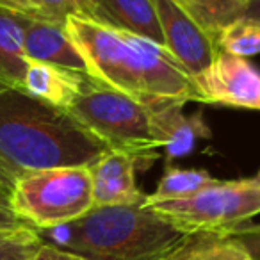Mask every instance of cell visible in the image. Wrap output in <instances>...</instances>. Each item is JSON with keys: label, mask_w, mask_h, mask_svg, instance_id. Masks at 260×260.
Returning <instances> with one entry per match:
<instances>
[{"label": "cell", "mask_w": 260, "mask_h": 260, "mask_svg": "<svg viewBox=\"0 0 260 260\" xmlns=\"http://www.w3.org/2000/svg\"><path fill=\"white\" fill-rule=\"evenodd\" d=\"M109 146L64 109L23 89H0V200L32 171L91 166Z\"/></svg>", "instance_id": "1"}, {"label": "cell", "mask_w": 260, "mask_h": 260, "mask_svg": "<svg viewBox=\"0 0 260 260\" xmlns=\"http://www.w3.org/2000/svg\"><path fill=\"white\" fill-rule=\"evenodd\" d=\"M66 30L105 86L146 102H202L192 77L160 45L80 16H70Z\"/></svg>", "instance_id": "2"}, {"label": "cell", "mask_w": 260, "mask_h": 260, "mask_svg": "<svg viewBox=\"0 0 260 260\" xmlns=\"http://www.w3.org/2000/svg\"><path fill=\"white\" fill-rule=\"evenodd\" d=\"M45 232L50 244L89 260H162L191 235L145 202L93 207L80 219Z\"/></svg>", "instance_id": "3"}, {"label": "cell", "mask_w": 260, "mask_h": 260, "mask_svg": "<svg viewBox=\"0 0 260 260\" xmlns=\"http://www.w3.org/2000/svg\"><path fill=\"white\" fill-rule=\"evenodd\" d=\"M171 100L146 102L93 79L66 111L109 146L136 155L143 168L162 150V111Z\"/></svg>", "instance_id": "4"}, {"label": "cell", "mask_w": 260, "mask_h": 260, "mask_svg": "<svg viewBox=\"0 0 260 260\" xmlns=\"http://www.w3.org/2000/svg\"><path fill=\"white\" fill-rule=\"evenodd\" d=\"M9 207L38 232L80 219L93 209L89 166L50 168L23 175L13 187Z\"/></svg>", "instance_id": "5"}, {"label": "cell", "mask_w": 260, "mask_h": 260, "mask_svg": "<svg viewBox=\"0 0 260 260\" xmlns=\"http://www.w3.org/2000/svg\"><path fill=\"white\" fill-rule=\"evenodd\" d=\"M145 205L187 234H226L260 214V185L251 178L217 180L189 198Z\"/></svg>", "instance_id": "6"}, {"label": "cell", "mask_w": 260, "mask_h": 260, "mask_svg": "<svg viewBox=\"0 0 260 260\" xmlns=\"http://www.w3.org/2000/svg\"><path fill=\"white\" fill-rule=\"evenodd\" d=\"M192 80L205 104L260 111V70L248 59L219 50L212 64Z\"/></svg>", "instance_id": "7"}, {"label": "cell", "mask_w": 260, "mask_h": 260, "mask_svg": "<svg viewBox=\"0 0 260 260\" xmlns=\"http://www.w3.org/2000/svg\"><path fill=\"white\" fill-rule=\"evenodd\" d=\"M166 50L194 79L205 72L217 55V45L173 0H155Z\"/></svg>", "instance_id": "8"}, {"label": "cell", "mask_w": 260, "mask_h": 260, "mask_svg": "<svg viewBox=\"0 0 260 260\" xmlns=\"http://www.w3.org/2000/svg\"><path fill=\"white\" fill-rule=\"evenodd\" d=\"M143 168L136 155L121 150H109L89 166L93 185V207L134 205L146 194L138 187L136 173Z\"/></svg>", "instance_id": "9"}, {"label": "cell", "mask_w": 260, "mask_h": 260, "mask_svg": "<svg viewBox=\"0 0 260 260\" xmlns=\"http://www.w3.org/2000/svg\"><path fill=\"white\" fill-rule=\"evenodd\" d=\"M89 20L166 48L155 0H91Z\"/></svg>", "instance_id": "10"}, {"label": "cell", "mask_w": 260, "mask_h": 260, "mask_svg": "<svg viewBox=\"0 0 260 260\" xmlns=\"http://www.w3.org/2000/svg\"><path fill=\"white\" fill-rule=\"evenodd\" d=\"M23 48L29 61L89 73L86 59L66 30V23L32 22L23 18Z\"/></svg>", "instance_id": "11"}, {"label": "cell", "mask_w": 260, "mask_h": 260, "mask_svg": "<svg viewBox=\"0 0 260 260\" xmlns=\"http://www.w3.org/2000/svg\"><path fill=\"white\" fill-rule=\"evenodd\" d=\"M93 79L94 77H91L89 73L29 61L23 77V91L38 100L66 111Z\"/></svg>", "instance_id": "12"}, {"label": "cell", "mask_w": 260, "mask_h": 260, "mask_svg": "<svg viewBox=\"0 0 260 260\" xmlns=\"http://www.w3.org/2000/svg\"><path fill=\"white\" fill-rule=\"evenodd\" d=\"M27 62L23 18L0 8V89H23Z\"/></svg>", "instance_id": "13"}, {"label": "cell", "mask_w": 260, "mask_h": 260, "mask_svg": "<svg viewBox=\"0 0 260 260\" xmlns=\"http://www.w3.org/2000/svg\"><path fill=\"white\" fill-rule=\"evenodd\" d=\"M162 260H253V256L246 246L232 235L198 232L189 235Z\"/></svg>", "instance_id": "14"}, {"label": "cell", "mask_w": 260, "mask_h": 260, "mask_svg": "<svg viewBox=\"0 0 260 260\" xmlns=\"http://www.w3.org/2000/svg\"><path fill=\"white\" fill-rule=\"evenodd\" d=\"M184 105L182 102H168L162 111V152L168 159L189 153L196 139L207 134V125L202 121V116H184Z\"/></svg>", "instance_id": "15"}, {"label": "cell", "mask_w": 260, "mask_h": 260, "mask_svg": "<svg viewBox=\"0 0 260 260\" xmlns=\"http://www.w3.org/2000/svg\"><path fill=\"white\" fill-rule=\"evenodd\" d=\"M214 41L235 20L246 15V0H173Z\"/></svg>", "instance_id": "16"}, {"label": "cell", "mask_w": 260, "mask_h": 260, "mask_svg": "<svg viewBox=\"0 0 260 260\" xmlns=\"http://www.w3.org/2000/svg\"><path fill=\"white\" fill-rule=\"evenodd\" d=\"M0 8L32 22L66 23L70 16L89 20L91 0H0Z\"/></svg>", "instance_id": "17"}, {"label": "cell", "mask_w": 260, "mask_h": 260, "mask_svg": "<svg viewBox=\"0 0 260 260\" xmlns=\"http://www.w3.org/2000/svg\"><path fill=\"white\" fill-rule=\"evenodd\" d=\"M217 182L210 177L205 170H180V168L168 166L164 177L160 178L155 192L146 194L145 203H159L170 202V200H182L196 194L202 189Z\"/></svg>", "instance_id": "18"}, {"label": "cell", "mask_w": 260, "mask_h": 260, "mask_svg": "<svg viewBox=\"0 0 260 260\" xmlns=\"http://www.w3.org/2000/svg\"><path fill=\"white\" fill-rule=\"evenodd\" d=\"M216 45L217 50L244 59L260 54V22L248 16L235 20L217 36Z\"/></svg>", "instance_id": "19"}, {"label": "cell", "mask_w": 260, "mask_h": 260, "mask_svg": "<svg viewBox=\"0 0 260 260\" xmlns=\"http://www.w3.org/2000/svg\"><path fill=\"white\" fill-rule=\"evenodd\" d=\"M41 242L43 237L36 228L0 234V260H34Z\"/></svg>", "instance_id": "20"}, {"label": "cell", "mask_w": 260, "mask_h": 260, "mask_svg": "<svg viewBox=\"0 0 260 260\" xmlns=\"http://www.w3.org/2000/svg\"><path fill=\"white\" fill-rule=\"evenodd\" d=\"M228 235L239 239L253 258H260V223H244L235 226L234 230L226 232Z\"/></svg>", "instance_id": "21"}, {"label": "cell", "mask_w": 260, "mask_h": 260, "mask_svg": "<svg viewBox=\"0 0 260 260\" xmlns=\"http://www.w3.org/2000/svg\"><path fill=\"white\" fill-rule=\"evenodd\" d=\"M34 260H89L82 255H77L68 249L57 248V246L50 244V242H41V246L38 248Z\"/></svg>", "instance_id": "22"}, {"label": "cell", "mask_w": 260, "mask_h": 260, "mask_svg": "<svg viewBox=\"0 0 260 260\" xmlns=\"http://www.w3.org/2000/svg\"><path fill=\"white\" fill-rule=\"evenodd\" d=\"M23 228H32L23 219H20L8 202L0 200V234H9V232L23 230Z\"/></svg>", "instance_id": "23"}, {"label": "cell", "mask_w": 260, "mask_h": 260, "mask_svg": "<svg viewBox=\"0 0 260 260\" xmlns=\"http://www.w3.org/2000/svg\"><path fill=\"white\" fill-rule=\"evenodd\" d=\"M248 18L260 22V0H246V15Z\"/></svg>", "instance_id": "24"}, {"label": "cell", "mask_w": 260, "mask_h": 260, "mask_svg": "<svg viewBox=\"0 0 260 260\" xmlns=\"http://www.w3.org/2000/svg\"><path fill=\"white\" fill-rule=\"evenodd\" d=\"M251 180H253V182H255V184H258V185H260V171H258V173H256V175H255V177H253V178H251Z\"/></svg>", "instance_id": "25"}, {"label": "cell", "mask_w": 260, "mask_h": 260, "mask_svg": "<svg viewBox=\"0 0 260 260\" xmlns=\"http://www.w3.org/2000/svg\"><path fill=\"white\" fill-rule=\"evenodd\" d=\"M253 260H260V258H253Z\"/></svg>", "instance_id": "26"}]
</instances>
